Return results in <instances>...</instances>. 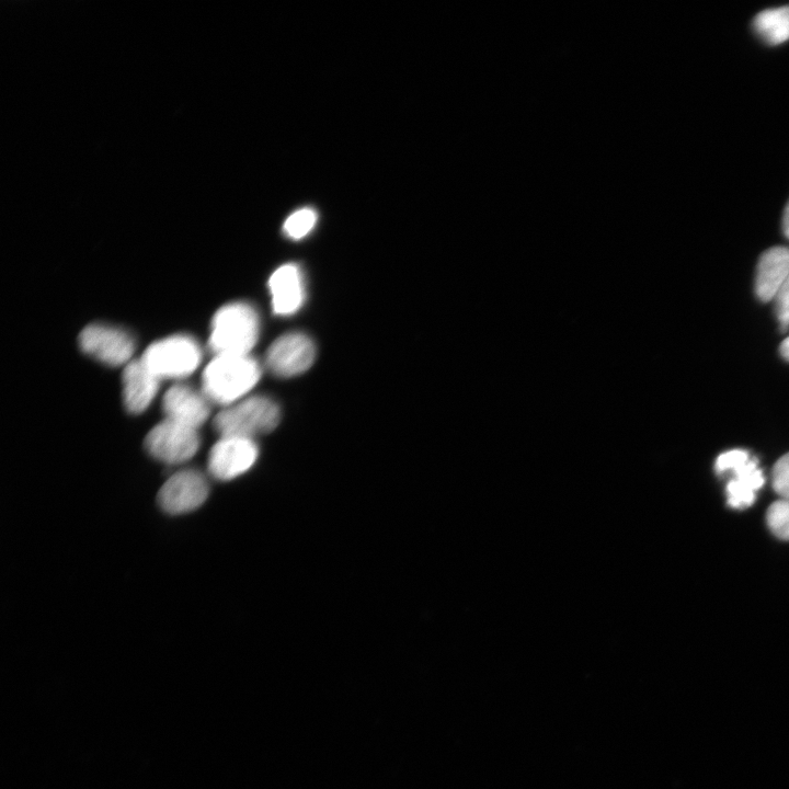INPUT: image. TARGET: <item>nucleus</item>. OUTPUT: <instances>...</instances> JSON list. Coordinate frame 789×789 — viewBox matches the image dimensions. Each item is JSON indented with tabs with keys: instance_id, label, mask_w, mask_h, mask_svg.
Wrapping results in <instances>:
<instances>
[{
	"instance_id": "1",
	"label": "nucleus",
	"mask_w": 789,
	"mask_h": 789,
	"mask_svg": "<svg viewBox=\"0 0 789 789\" xmlns=\"http://www.w3.org/2000/svg\"><path fill=\"white\" fill-rule=\"evenodd\" d=\"M261 377V366L249 354L216 355L203 373V392L209 401L230 405L243 399Z\"/></svg>"
},
{
	"instance_id": "2",
	"label": "nucleus",
	"mask_w": 789,
	"mask_h": 789,
	"mask_svg": "<svg viewBox=\"0 0 789 789\" xmlns=\"http://www.w3.org/2000/svg\"><path fill=\"white\" fill-rule=\"evenodd\" d=\"M259 334L260 317L255 308L235 301L214 315L208 345L215 355H245L256 344Z\"/></svg>"
},
{
	"instance_id": "3",
	"label": "nucleus",
	"mask_w": 789,
	"mask_h": 789,
	"mask_svg": "<svg viewBox=\"0 0 789 789\" xmlns=\"http://www.w3.org/2000/svg\"><path fill=\"white\" fill-rule=\"evenodd\" d=\"M281 421L278 404L268 397L254 396L226 407L214 419L220 436L253 438L272 432Z\"/></svg>"
},
{
	"instance_id": "4",
	"label": "nucleus",
	"mask_w": 789,
	"mask_h": 789,
	"mask_svg": "<svg viewBox=\"0 0 789 789\" xmlns=\"http://www.w3.org/2000/svg\"><path fill=\"white\" fill-rule=\"evenodd\" d=\"M202 350L195 339L175 334L147 347L141 361L161 379H180L191 375L199 365Z\"/></svg>"
},
{
	"instance_id": "5",
	"label": "nucleus",
	"mask_w": 789,
	"mask_h": 789,
	"mask_svg": "<svg viewBox=\"0 0 789 789\" xmlns=\"http://www.w3.org/2000/svg\"><path fill=\"white\" fill-rule=\"evenodd\" d=\"M196 428L164 419L145 438V448L155 459L169 465L191 459L199 448Z\"/></svg>"
},
{
	"instance_id": "6",
	"label": "nucleus",
	"mask_w": 789,
	"mask_h": 789,
	"mask_svg": "<svg viewBox=\"0 0 789 789\" xmlns=\"http://www.w3.org/2000/svg\"><path fill=\"white\" fill-rule=\"evenodd\" d=\"M79 345L85 354L110 366L128 364L135 350L128 332L101 323L87 325L79 335Z\"/></svg>"
},
{
	"instance_id": "7",
	"label": "nucleus",
	"mask_w": 789,
	"mask_h": 789,
	"mask_svg": "<svg viewBox=\"0 0 789 789\" xmlns=\"http://www.w3.org/2000/svg\"><path fill=\"white\" fill-rule=\"evenodd\" d=\"M209 485L198 470L184 469L173 473L160 488L158 503L168 514H183L199 507L207 499Z\"/></svg>"
},
{
	"instance_id": "8",
	"label": "nucleus",
	"mask_w": 789,
	"mask_h": 789,
	"mask_svg": "<svg viewBox=\"0 0 789 789\" xmlns=\"http://www.w3.org/2000/svg\"><path fill=\"white\" fill-rule=\"evenodd\" d=\"M259 457L253 438L221 436L209 451L207 468L217 480H232L247 472Z\"/></svg>"
},
{
	"instance_id": "9",
	"label": "nucleus",
	"mask_w": 789,
	"mask_h": 789,
	"mask_svg": "<svg viewBox=\"0 0 789 789\" xmlns=\"http://www.w3.org/2000/svg\"><path fill=\"white\" fill-rule=\"evenodd\" d=\"M315 357L312 340L304 333L290 332L276 339L268 347L266 365L276 376L291 377L309 369Z\"/></svg>"
},
{
	"instance_id": "10",
	"label": "nucleus",
	"mask_w": 789,
	"mask_h": 789,
	"mask_svg": "<svg viewBox=\"0 0 789 789\" xmlns=\"http://www.w3.org/2000/svg\"><path fill=\"white\" fill-rule=\"evenodd\" d=\"M165 419L198 428L209 416V400L194 388L174 385L162 399Z\"/></svg>"
},
{
	"instance_id": "11",
	"label": "nucleus",
	"mask_w": 789,
	"mask_h": 789,
	"mask_svg": "<svg viewBox=\"0 0 789 789\" xmlns=\"http://www.w3.org/2000/svg\"><path fill=\"white\" fill-rule=\"evenodd\" d=\"M272 307L276 315L289 316L298 311L306 298L305 282L296 264H284L268 279Z\"/></svg>"
},
{
	"instance_id": "12",
	"label": "nucleus",
	"mask_w": 789,
	"mask_h": 789,
	"mask_svg": "<svg viewBox=\"0 0 789 789\" xmlns=\"http://www.w3.org/2000/svg\"><path fill=\"white\" fill-rule=\"evenodd\" d=\"M160 379L140 359L126 364L123 373V398L129 413L144 412L155 399Z\"/></svg>"
},
{
	"instance_id": "13",
	"label": "nucleus",
	"mask_w": 789,
	"mask_h": 789,
	"mask_svg": "<svg viewBox=\"0 0 789 789\" xmlns=\"http://www.w3.org/2000/svg\"><path fill=\"white\" fill-rule=\"evenodd\" d=\"M789 278V248L773 247L759 258L755 290L763 301L774 299L779 288Z\"/></svg>"
},
{
	"instance_id": "14",
	"label": "nucleus",
	"mask_w": 789,
	"mask_h": 789,
	"mask_svg": "<svg viewBox=\"0 0 789 789\" xmlns=\"http://www.w3.org/2000/svg\"><path fill=\"white\" fill-rule=\"evenodd\" d=\"M732 478L727 484L728 504L734 508H744L755 501V492L764 482V476L757 460L750 458L730 471Z\"/></svg>"
},
{
	"instance_id": "15",
	"label": "nucleus",
	"mask_w": 789,
	"mask_h": 789,
	"mask_svg": "<svg viewBox=\"0 0 789 789\" xmlns=\"http://www.w3.org/2000/svg\"><path fill=\"white\" fill-rule=\"evenodd\" d=\"M756 35L768 45H779L789 39V5L767 9L753 20Z\"/></svg>"
},
{
	"instance_id": "16",
	"label": "nucleus",
	"mask_w": 789,
	"mask_h": 789,
	"mask_svg": "<svg viewBox=\"0 0 789 789\" xmlns=\"http://www.w3.org/2000/svg\"><path fill=\"white\" fill-rule=\"evenodd\" d=\"M317 213L310 207H304L287 217L283 225L284 233L294 240L306 237L317 222Z\"/></svg>"
},
{
	"instance_id": "17",
	"label": "nucleus",
	"mask_w": 789,
	"mask_h": 789,
	"mask_svg": "<svg viewBox=\"0 0 789 789\" xmlns=\"http://www.w3.org/2000/svg\"><path fill=\"white\" fill-rule=\"evenodd\" d=\"M766 522L775 536L789 540V500L774 502L767 510Z\"/></svg>"
},
{
	"instance_id": "18",
	"label": "nucleus",
	"mask_w": 789,
	"mask_h": 789,
	"mask_svg": "<svg viewBox=\"0 0 789 789\" xmlns=\"http://www.w3.org/2000/svg\"><path fill=\"white\" fill-rule=\"evenodd\" d=\"M771 483L781 499L789 500V453L776 461L771 472Z\"/></svg>"
},
{
	"instance_id": "19",
	"label": "nucleus",
	"mask_w": 789,
	"mask_h": 789,
	"mask_svg": "<svg viewBox=\"0 0 789 789\" xmlns=\"http://www.w3.org/2000/svg\"><path fill=\"white\" fill-rule=\"evenodd\" d=\"M751 458L744 449H732L718 456L714 468L718 473L731 471Z\"/></svg>"
},
{
	"instance_id": "20",
	"label": "nucleus",
	"mask_w": 789,
	"mask_h": 789,
	"mask_svg": "<svg viewBox=\"0 0 789 789\" xmlns=\"http://www.w3.org/2000/svg\"><path fill=\"white\" fill-rule=\"evenodd\" d=\"M776 315L780 327H789V278L782 284L775 296Z\"/></svg>"
},
{
	"instance_id": "21",
	"label": "nucleus",
	"mask_w": 789,
	"mask_h": 789,
	"mask_svg": "<svg viewBox=\"0 0 789 789\" xmlns=\"http://www.w3.org/2000/svg\"><path fill=\"white\" fill-rule=\"evenodd\" d=\"M782 231L785 236L789 239V201L785 207L782 215Z\"/></svg>"
},
{
	"instance_id": "22",
	"label": "nucleus",
	"mask_w": 789,
	"mask_h": 789,
	"mask_svg": "<svg viewBox=\"0 0 789 789\" xmlns=\"http://www.w3.org/2000/svg\"><path fill=\"white\" fill-rule=\"evenodd\" d=\"M781 355L789 361V336L780 345Z\"/></svg>"
}]
</instances>
